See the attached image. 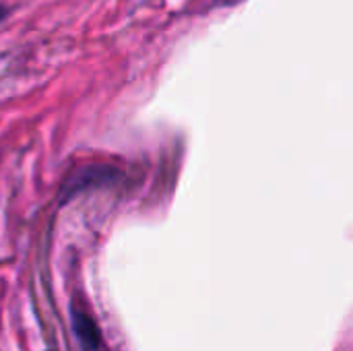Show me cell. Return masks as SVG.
I'll return each instance as SVG.
<instances>
[{
	"mask_svg": "<svg viewBox=\"0 0 353 351\" xmlns=\"http://www.w3.org/2000/svg\"><path fill=\"white\" fill-rule=\"evenodd\" d=\"M72 327H74V333L81 341V345L87 351H95L101 343V337H99V329L97 325L91 321L89 314H85L83 310H72Z\"/></svg>",
	"mask_w": 353,
	"mask_h": 351,
	"instance_id": "1",
	"label": "cell"
},
{
	"mask_svg": "<svg viewBox=\"0 0 353 351\" xmlns=\"http://www.w3.org/2000/svg\"><path fill=\"white\" fill-rule=\"evenodd\" d=\"M223 4H236V2H240V0H221Z\"/></svg>",
	"mask_w": 353,
	"mask_h": 351,
	"instance_id": "2",
	"label": "cell"
}]
</instances>
